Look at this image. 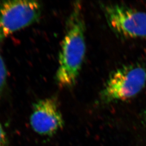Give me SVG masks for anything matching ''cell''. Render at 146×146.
<instances>
[{
    "mask_svg": "<svg viewBox=\"0 0 146 146\" xmlns=\"http://www.w3.org/2000/svg\"><path fill=\"white\" fill-rule=\"evenodd\" d=\"M82 8L78 1L73 4L66 26L55 75L58 84L73 87L78 78L86 54V26Z\"/></svg>",
    "mask_w": 146,
    "mask_h": 146,
    "instance_id": "1",
    "label": "cell"
},
{
    "mask_svg": "<svg viewBox=\"0 0 146 146\" xmlns=\"http://www.w3.org/2000/svg\"><path fill=\"white\" fill-rule=\"evenodd\" d=\"M146 83V70L136 65L125 66L110 75L100 94L104 104L131 99L139 94Z\"/></svg>",
    "mask_w": 146,
    "mask_h": 146,
    "instance_id": "2",
    "label": "cell"
},
{
    "mask_svg": "<svg viewBox=\"0 0 146 146\" xmlns=\"http://www.w3.org/2000/svg\"><path fill=\"white\" fill-rule=\"evenodd\" d=\"M42 5L36 1L0 2V41L39 20Z\"/></svg>",
    "mask_w": 146,
    "mask_h": 146,
    "instance_id": "3",
    "label": "cell"
},
{
    "mask_svg": "<svg viewBox=\"0 0 146 146\" xmlns=\"http://www.w3.org/2000/svg\"><path fill=\"white\" fill-rule=\"evenodd\" d=\"M107 22L120 36L146 38V13L116 3L102 5Z\"/></svg>",
    "mask_w": 146,
    "mask_h": 146,
    "instance_id": "4",
    "label": "cell"
},
{
    "mask_svg": "<svg viewBox=\"0 0 146 146\" xmlns=\"http://www.w3.org/2000/svg\"><path fill=\"white\" fill-rule=\"evenodd\" d=\"M30 124L35 132L44 136L54 135L62 129L64 121L56 101L52 98L37 101L33 106Z\"/></svg>",
    "mask_w": 146,
    "mask_h": 146,
    "instance_id": "5",
    "label": "cell"
},
{
    "mask_svg": "<svg viewBox=\"0 0 146 146\" xmlns=\"http://www.w3.org/2000/svg\"><path fill=\"white\" fill-rule=\"evenodd\" d=\"M7 78V70L5 63L0 54V99L5 87Z\"/></svg>",
    "mask_w": 146,
    "mask_h": 146,
    "instance_id": "6",
    "label": "cell"
},
{
    "mask_svg": "<svg viewBox=\"0 0 146 146\" xmlns=\"http://www.w3.org/2000/svg\"><path fill=\"white\" fill-rule=\"evenodd\" d=\"M0 146H8V139L5 131L0 123Z\"/></svg>",
    "mask_w": 146,
    "mask_h": 146,
    "instance_id": "7",
    "label": "cell"
},
{
    "mask_svg": "<svg viewBox=\"0 0 146 146\" xmlns=\"http://www.w3.org/2000/svg\"><path fill=\"white\" fill-rule=\"evenodd\" d=\"M144 117H145V120H146V109H145V111L144 112Z\"/></svg>",
    "mask_w": 146,
    "mask_h": 146,
    "instance_id": "8",
    "label": "cell"
}]
</instances>
